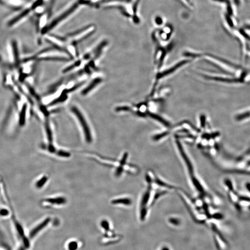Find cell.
Instances as JSON below:
<instances>
[{"mask_svg": "<svg viewBox=\"0 0 250 250\" xmlns=\"http://www.w3.org/2000/svg\"><path fill=\"white\" fill-rule=\"evenodd\" d=\"M71 111L75 118L78 121L79 123L82 127L85 139L87 142L91 143L92 140V139L90 127L88 126V123L87 121L86 118L84 116V114L80 111L78 107L75 106H73L71 107Z\"/></svg>", "mask_w": 250, "mask_h": 250, "instance_id": "cell-1", "label": "cell"}, {"mask_svg": "<svg viewBox=\"0 0 250 250\" xmlns=\"http://www.w3.org/2000/svg\"><path fill=\"white\" fill-rule=\"evenodd\" d=\"M12 215V221H13V224H14V228H15V231H16L17 234L19 237L18 238L22 239V241L25 239L27 238V236L25 235L24 228H23V226H22L20 222L18 221L14 214L13 213Z\"/></svg>", "mask_w": 250, "mask_h": 250, "instance_id": "cell-2", "label": "cell"}, {"mask_svg": "<svg viewBox=\"0 0 250 250\" xmlns=\"http://www.w3.org/2000/svg\"><path fill=\"white\" fill-rule=\"evenodd\" d=\"M50 221L51 219L50 218H47L32 229L31 231L29 232V238L31 239H34L40 231H42V230L47 226L50 222Z\"/></svg>", "mask_w": 250, "mask_h": 250, "instance_id": "cell-3", "label": "cell"}, {"mask_svg": "<svg viewBox=\"0 0 250 250\" xmlns=\"http://www.w3.org/2000/svg\"><path fill=\"white\" fill-rule=\"evenodd\" d=\"M30 11L31 10L29 9H26L22 13H20L18 15L14 18L13 19H11L8 23V26L9 27H11L14 25L19 21L21 20L23 18L25 17V16H27L30 13Z\"/></svg>", "mask_w": 250, "mask_h": 250, "instance_id": "cell-4", "label": "cell"}, {"mask_svg": "<svg viewBox=\"0 0 250 250\" xmlns=\"http://www.w3.org/2000/svg\"><path fill=\"white\" fill-rule=\"evenodd\" d=\"M26 111H27V105L24 104L22 108L20 116H19V123L21 126H23L25 124L26 121Z\"/></svg>", "mask_w": 250, "mask_h": 250, "instance_id": "cell-5", "label": "cell"}, {"mask_svg": "<svg viewBox=\"0 0 250 250\" xmlns=\"http://www.w3.org/2000/svg\"><path fill=\"white\" fill-rule=\"evenodd\" d=\"M45 201L52 203L57 204H61L65 203L66 200L63 197H57L54 198L47 199Z\"/></svg>", "mask_w": 250, "mask_h": 250, "instance_id": "cell-6", "label": "cell"}, {"mask_svg": "<svg viewBox=\"0 0 250 250\" xmlns=\"http://www.w3.org/2000/svg\"><path fill=\"white\" fill-rule=\"evenodd\" d=\"M12 47H13V52H14V58H15L16 62L17 63L19 61L18 49L17 43L14 40L12 42Z\"/></svg>", "mask_w": 250, "mask_h": 250, "instance_id": "cell-7", "label": "cell"}, {"mask_svg": "<svg viewBox=\"0 0 250 250\" xmlns=\"http://www.w3.org/2000/svg\"><path fill=\"white\" fill-rule=\"evenodd\" d=\"M131 202L130 200L127 198H121L119 199L115 200L112 202V203L116 204H123L125 205H129Z\"/></svg>", "mask_w": 250, "mask_h": 250, "instance_id": "cell-8", "label": "cell"}, {"mask_svg": "<svg viewBox=\"0 0 250 250\" xmlns=\"http://www.w3.org/2000/svg\"><path fill=\"white\" fill-rule=\"evenodd\" d=\"M48 178L47 177L44 176V177H42V178L40 179V180L36 182V186L38 188H40L43 186L46 183L47 181Z\"/></svg>", "mask_w": 250, "mask_h": 250, "instance_id": "cell-9", "label": "cell"}, {"mask_svg": "<svg viewBox=\"0 0 250 250\" xmlns=\"http://www.w3.org/2000/svg\"><path fill=\"white\" fill-rule=\"evenodd\" d=\"M9 212L8 209L5 208L0 209V216L6 217L9 216Z\"/></svg>", "mask_w": 250, "mask_h": 250, "instance_id": "cell-10", "label": "cell"}, {"mask_svg": "<svg viewBox=\"0 0 250 250\" xmlns=\"http://www.w3.org/2000/svg\"><path fill=\"white\" fill-rule=\"evenodd\" d=\"M194 185L197 188V190H199L200 191H202L203 190V188H202V186L200 184L198 181H197V180L195 179V180H194Z\"/></svg>", "mask_w": 250, "mask_h": 250, "instance_id": "cell-11", "label": "cell"}, {"mask_svg": "<svg viewBox=\"0 0 250 250\" xmlns=\"http://www.w3.org/2000/svg\"><path fill=\"white\" fill-rule=\"evenodd\" d=\"M139 0H136V1H135L133 5V12L134 13V15H136V12L137 10V6H138V3L139 2Z\"/></svg>", "mask_w": 250, "mask_h": 250, "instance_id": "cell-12", "label": "cell"}, {"mask_svg": "<svg viewBox=\"0 0 250 250\" xmlns=\"http://www.w3.org/2000/svg\"><path fill=\"white\" fill-rule=\"evenodd\" d=\"M155 21L157 25H161L163 24V19H162L160 17H159V16H157V17H156L155 18Z\"/></svg>", "mask_w": 250, "mask_h": 250, "instance_id": "cell-13", "label": "cell"}, {"mask_svg": "<svg viewBox=\"0 0 250 250\" xmlns=\"http://www.w3.org/2000/svg\"><path fill=\"white\" fill-rule=\"evenodd\" d=\"M58 154L60 156L64 157H68L70 156V153L64 152V151H60L58 152Z\"/></svg>", "mask_w": 250, "mask_h": 250, "instance_id": "cell-14", "label": "cell"}, {"mask_svg": "<svg viewBox=\"0 0 250 250\" xmlns=\"http://www.w3.org/2000/svg\"><path fill=\"white\" fill-rule=\"evenodd\" d=\"M226 21L228 22V24L229 25L230 27H233L234 26V25H233V22H232V20H231V18L229 17V16H228V15H226Z\"/></svg>", "mask_w": 250, "mask_h": 250, "instance_id": "cell-15", "label": "cell"}, {"mask_svg": "<svg viewBox=\"0 0 250 250\" xmlns=\"http://www.w3.org/2000/svg\"><path fill=\"white\" fill-rule=\"evenodd\" d=\"M213 1H218V2H225V3H226L227 4H230V2L229 0H213Z\"/></svg>", "mask_w": 250, "mask_h": 250, "instance_id": "cell-16", "label": "cell"}, {"mask_svg": "<svg viewBox=\"0 0 250 250\" xmlns=\"http://www.w3.org/2000/svg\"><path fill=\"white\" fill-rule=\"evenodd\" d=\"M215 218L216 219H220L222 218V216L220 214H217L215 216Z\"/></svg>", "mask_w": 250, "mask_h": 250, "instance_id": "cell-17", "label": "cell"}, {"mask_svg": "<svg viewBox=\"0 0 250 250\" xmlns=\"http://www.w3.org/2000/svg\"><path fill=\"white\" fill-rule=\"evenodd\" d=\"M27 250V249H26V248H25V247H24V246H21V247H19V248L18 250Z\"/></svg>", "mask_w": 250, "mask_h": 250, "instance_id": "cell-18", "label": "cell"}, {"mask_svg": "<svg viewBox=\"0 0 250 250\" xmlns=\"http://www.w3.org/2000/svg\"><path fill=\"white\" fill-rule=\"evenodd\" d=\"M234 2L236 3V4H239V0H234Z\"/></svg>", "mask_w": 250, "mask_h": 250, "instance_id": "cell-19", "label": "cell"}, {"mask_svg": "<svg viewBox=\"0 0 250 250\" xmlns=\"http://www.w3.org/2000/svg\"><path fill=\"white\" fill-rule=\"evenodd\" d=\"M247 188H248V190H250V184H249V183H248V184H247Z\"/></svg>", "mask_w": 250, "mask_h": 250, "instance_id": "cell-20", "label": "cell"}, {"mask_svg": "<svg viewBox=\"0 0 250 250\" xmlns=\"http://www.w3.org/2000/svg\"><path fill=\"white\" fill-rule=\"evenodd\" d=\"M185 1H186L187 2H188V3H189L190 4H191V3L190 1V0H185Z\"/></svg>", "mask_w": 250, "mask_h": 250, "instance_id": "cell-21", "label": "cell"}, {"mask_svg": "<svg viewBox=\"0 0 250 250\" xmlns=\"http://www.w3.org/2000/svg\"><path fill=\"white\" fill-rule=\"evenodd\" d=\"M90 1H93V2H96V1H100V0H90Z\"/></svg>", "mask_w": 250, "mask_h": 250, "instance_id": "cell-22", "label": "cell"}, {"mask_svg": "<svg viewBox=\"0 0 250 250\" xmlns=\"http://www.w3.org/2000/svg\"><path fill=\"white\" fill-rule=\"evenodd\" d=\"M246 28H247V29H250V26H247L246 27Z\"/></svg>", "mask_w": 250, "mask_h": 250, "instance_id": "cell-23", "label": "cell"}, {"mask_svg": "<svg viewBox=\"0 0 250 250\" xmlns=\"http://www.w3.org/2000/svg\"><path fill=\"white\" fill-rule=\"evenodd\" d=\"M0 60H1V57H0Z\"/></svg>", "mask_w": 250, "mask_h": 250, "instance_id": "cell-24", "label": "cell"}]
</instances>
